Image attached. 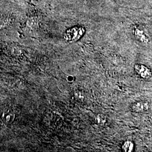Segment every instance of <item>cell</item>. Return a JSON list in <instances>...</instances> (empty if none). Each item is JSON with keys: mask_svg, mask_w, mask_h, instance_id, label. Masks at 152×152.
<instances>
[{"mask_svg": "<svg viewBox=\"0 0 152 152\" xmlns=\"http://www.w3.org/2000/svg\"><path fill=\"white\" fill-rule=\"evenodd\" d=\"M122 149L124 152H132L134 149V145L131 141H126L122 145Z\"/></svg>", "mask_w": 152, "mask_h": 152, "instance_id": "5", "label": "cell"}, {"mask_svg": "<svg viewBox=\"0 0 152 152\" xmlns=\"http://www.w3.org/2000/svg\"><path fill=\"white\" fill-rule=\"evenodd\" d=\"M135 71L138 76L144 79H148L152 76L151 71L144 65L136 64L135 66Z\"/></svg>", "mask_w": 152, "mask_h": 152, "instance_id": "3", "label": "cell"}, {"mask_svg": "<svg viewBox=\"0 0 152 152\" xmlns=\"http://www.w3.org/2000/svg\"><path fill=\"white\" fill-rule=\"evenodd\" d=\"M74 98L79 102H83L85 99V95L84 92L80 90H77L74 92Z\"/></svg>", "mask_w": 152, "mask_h": 152, "instance_id": "6", "label": "cell"}, {"mask_svg": "<svg viewBox=\"0 0 152 152\" xmlns=\"http://www.w3.org/2000/svg\"><path fill=\"white\" fill-rule=\"evenodd\" d=\"M85 33V29L81 27H75L69 29L64 34V38L69 42H73L78 40Z\"/></svg>", "mask_w": 152, "mask_h": 152, "instance_id": "1", "label": "cell"}, {"mask_svg": "<svg viewBox=\"0 0 152 152\" xmlns=\"http://www.w3.org/2000/svg\"><path fill=\"white\" fill-rule=\"evenodd\" d=\"M15 113L10 108L6 107L1 111V119L7 125L11 124L15 119Z\"/></svg>", "mask_w": 152, "mask_h": 152, "instance_id": "2", "label": "cell"}, {"mask_svg": "<svg viewBox=\"0 0 152 152\" xmlns=\"http://www.w3.org/2000/svg\"><path fill=\"white\" fill-rule=\"evenodd\" d=\"M96 123L98 125H104L106 122V118L102 114H98L95 118Z\"/></svg>", "mask_w": 152, "mask_h": 152, "instance_id": "7", "label": "cell"}, {"mask_svg": "<svg viewBox=\"0 0 152 152\" xmlns=\"http://www.w3.org/2000/svg\"><path fill=\"white\" fill-rule=\"evenodd\" d=\"M71 79H73L74 80V77H72V76H68V78H67V80H68V81L69 82H72L73 81V80H72Z\"/></svg>", "mask_w": 152, "mask_h": 152, "instance_id": "8", "label": "cell"}, {"mask_svg": "<svg viewBox=\"0 0 152 152\" xmlns=\"http://www.w3.org/2000/svg\"><path fill=\"white\" fill-rule=\"evenodd\" d=\"M148 109V104L142 102L137 103L133 105L132 109L135 112H142Z\"/></svg>", "mask_w": 152, "mask_h": 152, "instance_id": "4", "label": "cell"}]
</instances>
